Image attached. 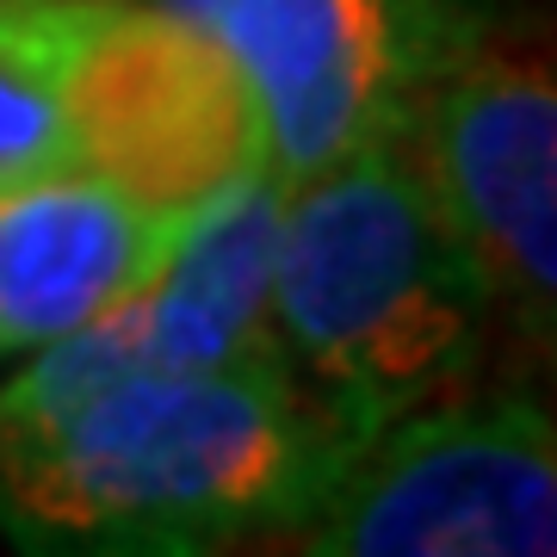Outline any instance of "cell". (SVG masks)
<instances>
[{"label":"cell","mask_w":557,"mask_h":557,"mask_svg":"<svg viewBox=\"0 0 557 557\" xmlns=\"http://www.w3.org/2000/svg\"><path fill=\"white\" fill-rule=\"evenodd\" d=\"M174 223L81 161L0 186V354L44 347L124 304L168 255Z\"/></svg>","instance_id":"obj_7"},{"label":"cell","mask_w":557,"mask_h":557,"mask_svg":"<svg viewBox=\"0 0 557 557\" xmlns=\"http://www.w3.org/2000/svg\"><path fill=\"white\" fill-rule=\"evenodd\" d=\"M403 156L490 304L552 322L557 298V87L533 57H471L397 106Z\"/></svg>","instance_id":"obj_4"},{"label":"cell","mask_w":557,"mask_h":557,"mask_svg":"<svg viewBox=\"0 0 557 557\" xmlns=\"http://www.w3.org/2000/svg\"><path fill=\"white\" fill-rule=\"evenodd\" d=\"M347 440L285 359L124 372L0 428V527L38 552H199L292 533Z\"/></svg>","instance_id":"obj_1"},{"label":"cell","mask_w":557,"mask_h":557,"mask_svg":"<svg viewBox=\"0 0 557 557\" xmlns=\"http://www.w3.org/2000/svg\"><path fill=\"white\" fill-rule=\"evenodd\" d=\"M483 310L490 298L440 230L397 124L285 186L273 341L347 446L465 379Z\"/></svg>","instance_id":"obj_2"},{"label":"cell","mask_w":557,"mask_h":557,"mask_svg":"<svg viewBox=\"0 0 557 557\" xmlns=\"http://www.w3.org/2000/svg\"><path fill=\"white\" fill-rule=\"evenodd\" d=\"M236 62L278 186L384 137L409 94L403 0H156Z\"/></svg>","instance_id":"obj_6"},{"label":"cell","mask_w":557,"mask_h":557,"mask_svg":"<svg viewBox=\"0 0 557 557\" xmlns=\"http://www.w3.org/2000/svg\"><path fill=\"white\" fill-rule=\"evenodd\" d=\"M106 0H0V186L69 156V81Z\"/></svg>","instance_id":"obj_9"},{"label":"cell","mask_w":557,"mask_h":557,"mask_svg":"<svg viewBox=\"0 0 557 557\" xmlns=\"http://www.w3.org/2000/svg\"><path fill=\"white\" fill-rule=\"evenodd\" d=\"M69 156L168 223L267 168L236 62L156 0H106L69 81Z\"/></svg>","instance_id":"obj_5"},{"label":"cell","mask_w":557,"mask_h":557,"mask_svg":"<svg viewBox=\"0 0 557 557\" xmlns=\"http://www.w3.org/2000/svg\"><path fill=\"white\" fill-rule=\"evenodd\" d=\"M292 533L317 557H552V421L515 397L421 403L341 453Z\"/></svg>","instance_id":"obj_3"},{"label":"cell","mask_w":557,"mask_h":557,"mask_svg":"<svg viewBox=\"0 0 557 557\" xmlns=\"http://www.w3.org/2000/svg\"><path fill=\"white\" fill-rule=\"evenodd\" d=\"M278 218H285V186L260 168L174 223L156 273L124 298L143 359L156 372H211V366L278 359Z\"/></svg>","instance_id":"obj_8"}]
</instances>
